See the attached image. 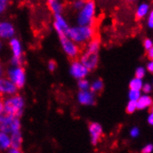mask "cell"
<instances>
[{
	"mask_svg": "<svg viewBox=\"0 0 153 153\" xmlns=\"http://www.w3.org/2000/svg\"><path fill=\"white\" fill-rule=\"evenodd\" d=\"M96 30L93 26H76L70 27L67 32V37L74 43L84 44L95 38Z\"/></svg>",
	"mask_w": 153,
	"mask_h": 153,
	"instance_id": "obj_1",
	"label": "cell"
},
{
	"mask_svg": "<svg viewBox=\"0 0 153 153\" xmlns=\"http://www.w3.org/2000/svg\"><path fill=\"white\" fill-rule=\"evenodd\" d=\"M4 103V114L10 115L16 118H19L22 116L23 108H24V100L20 95H13L7 97Z\"/></svg>",
	"mask_w": 153,
	"mask_h": 153,
	"instance_id": "obj_2",
	"label": "cell"
},
{
	"mask_svg": "<svg viewBox=\"0 0 153 153\" xmlns=\"http://www.w3.org/2000/svg\"><path fill=\"white\" fill-rule=\"evenodd\" d=\"M96 4L94 1H86L78 14L79 26H93L95 27Z\"/></svg>",
	"mask_w": 153,
	"mask_h": 153,
	"instance_id": "obj_3",
	"label": "cell"
},
{
	"mask_svg": "<svg viewBox=\"0 0 153 153\" xmlns=\"http://www.w3.org/2000/svg\"><path fill=\"white\" fill-rule=\"evenodd\" d=\"M21 122L19 118L10 115L0 116V132L6 134H11L13 132L21 131Z\"/></svg>",
	"mask_w": 153,
	"mask_h": 153,
	"instance_id": "obj_4",
	"label": "cell"
},
{
	"mask_svg": "<svg viewBox=\"0 0 153 153\" xmlns=\"http://www.w3.org/2000/svg\"><path fill=\"white\" fill-rule=\"evenodd\" d=\"M7 79L16 85V87L22 88L26 82L25 70L22 66H13L7 71Z\"/></svg>",
	"mask_w": 153,
	"mask_h": 153,
	"instance_id": "obj_5",
	"label": "cell"
},
{
	"mask_svg": "<svg viewBox=\"0 0 153 153\" xmlns=\"http://www.w3.org/2000/svg\"><path fill=\"white\" fill-rule=\"evenodd\" d=\"M60 44L62 49L69 56L71 59H76L80 54V48L75 43H74L71 39H69L67 36H61L59 37Z\"/></svg>",
	"mask_w": 153,
	"mask_h": 153,
	"instance_id": "obj_6",
	"label": "cell"
},
{
	"mask_svg": "<svg viewBox=\"0 0 153 153\" xmlns=\"http://www.w3.org/2000/svg\"><path fill=\"white\" fill-rule=\"evenodd\" d=\"M80 62L82 63L88 71H93L97 67L98 63V54L90 53L85 51L80 59Z\"/></svg>",
	"mask_w": 153,
	"mask_h": 153,
	"instance_id": "obj_7",
	"label": "cell"
},
{
	"mask_svg": "<svg viewBox=\"0 0 153 153\" xmlns=\"http://www.w3.org/2000/svg\"><path fill=\"white\" fill-rule=\"evenodd\" d=\"M89 73V71L81 63L80 60H74L70 67V74L74 78L82 80L85 79Z\"/></svg>",
	"mask_w": 153,
	"mask_h": 153,
	"instance_id": "obj_8",
	"label": "cell"
},
{
	"mask_svg": "<svg viewBox=\"0 0 153 153\" xmlns=\"http://www.w3.org/2000/svg\"><path fill=\"white\" fill-rule=\"evenodd\" d=\"M54 19H55V21L53 22V26L55 31L57 32L59 37L67 36V32L70 27L65 19L61 15H54Z\"/></svg>",
	"mask_w": 153,
	"mask_h": 153,
	"instance_id": "obj_9",
	"label": "cell"
},
{
	"mask_svg": "<svg viewBox=\"0 0 153 153\" xmlns=\"http://www.w3.org/2000/svg\"><path fill=\"white\" fill-rule=\"evenodd\" d=\"M17 91L18 88L10 80L4 77L0 78V95H7L10 97L16 95Z\"/></svg>",
	"mask_w": 153,
	"mask_h": 153,
	"instance_id": "obj_10",
	"label": "cell"
},
{
	"mask_svg": "<svg viewBox=\"0 0 153 153\" xmlns=\"http://www.w3.org/2000/svg\"><path fill=\"white\" fill-rule=\"evenodd\" d=\"M89 134H90V139H91L92 145L96 146L100 142V137L102 136L103 129L102 126L98 123H91L88 126Z\"/></svg>",
	"mask_w": 153,
	"mask_h": 153,
	"instance_id": "obj_11",
	"label": "cell"
},
{
	"mask_svg": "<svg viewBox=\"0 0 153 153\" xmlns=\"http://www.w3.org/2000/svg\"><path fill=\"white\" fill-rule=\"evenodd\" d=\"M15 34V28L12 23L8 22H0V38L11 39Z\"/></svg>",
	"mask_w": 153,
	"mask_h": 153,
	"instance_id": "obj_12",
	"label": "cell"
},
{
	"mask_svg": "<svg viewBox=\"0 0 153 153\" xmlns=\"http://www.w3.org/2000/svg\"><path fill=\"white\" fill-rule=\"evenodd\" d=\"M10 46L12 55H13L12 58L16 59L23 60V51H22V47L20 40L15 37L11 38L10 40Z\"/></svg>",
	"mask_w": 153,
	"mask_h": 153,
	"instance_id": "obj_13",
	"label": "cell"
},
{
	"mask_svg": "<svg viewBox=\"0 0 153 153\" xmlns=\"http://www.w3.org/2000/svg\"><path fill=\"white\" fill-rule=\"evenodd\" d=\"M78 101L80 104L85 106H91L95 104V94H93L90 90L86 91H80L77 96Z\"/></svg>",
	"mask_w": 153,
	"mask_h": 153,
	"instance_id": "obj_14",
	"label": "cell"
},
{
	"mask_svg": "<svg viewBox=\"0 0 153 153\" xmlns=\"http://www.w3.org/2000/svg\"><path fill=\"white\" fill-rule=\"evenodd\" d=\"M10 148L21 149V147H22V142H23L22 132L21 131L13 132L10 134Z\"/></svg>",
	"mask_w": 153,
	"mask_h": 153,
	"instance_id": "obj_15",
	"label": "cell"
},
{
	"mask_svg": "<svg viewBox=\"0 0 153 153\" xmlns=\"http://www.w3.org/2000/svg\"><path fill=\"white\" fill-rule=\"evenodd\" d=\"M48 7L54 15H61L64 10V5L58 0H49L48 1Z\"/></svg>",
	"mask_w": 153,
	"mask_h": 153,
	"instance_id": "obj_16",
	"label": "cell"
},
{
	"mask_svg": "<svg viewBox=\"0 0 153 153\" xmlns=\"http://www.w3.org/2000/svg\"><path fill=\"white\" fill-rule=\"evenodd\" d=\"M152 106V98L149 95H141L139 100L137 101V110H145Z\"/></svg>",
	"mask_w": 153,
	"mask_h": 153,
	"instance_id": "obj_17",
	"label": "cell"
},
{
	"mask_svg": "<svg viewBox=\"0 0 153 153\" xmlns=\"http://www.w3.org/2000/svg\"><path fill=\"white\" fill-rule=\"evenodd\" d=\"M100 48V40L95 37L88 42L85 51L90 52V53H94V54H98Z\"/></svg>",
	"mask_w": 153,
	"mask_h": 153,
	"instance_id": "obj_18",
	"label": "cell"
},
{
	"mask_svg": "<svg viewBox=\"0 0 153 153\" xmlns=\"http://www.w3.org/2000/svg\"><path fill=\"white\" fill-rule=\"evenodd\" d=\"M10 148V134L0 132V149L7 150Z\"/></svg>",
	"mask_w": 153,
	"mask_h": 153,
	"instance_id": "obj_19",
	"label": "cell"
},
{
	"mask_svg": "<svg viewBox=\"0 0 153 153\" xmlns=\"http://www.w3.org/2000/svg\"><path fill=\"white\" fill-rule=\"evenodd\" d=\"M150 6L147 3H142L141 5L138 6L136 11V17L137 19H143L144 17H146L149 14Z\"/></svg>",
	"mask_w": 153,
	"mask_h": 153,
	"instance_id": "obj_20",
	"label": "cell"
},
{
	"mask_svg": "<svg viewBox=\"0 0 153 153\" xmlns=\"http://www.w3.org/2000/svg\"><path fill=\"white\" fill-rule=\"evenodd\" d=\"M104 87V83L101 79H98V80H96L94 82L90 85V91H91L93 94L94 93H97V92H100L101 90L103 89Z\"/></svg>",
	"mask_w": 153,
	"mask_h": 153,
	"instance_id": "obj_21",
	"label": "cell"
},
{
	"mask_svg": "<svg viewBox=\"0 0 153 153\" xmlns=\"http://www.w3.org/2000/svg\"><path fill=\"white\" fill-rule=\"evenodd\" d=\"M143 85H144L143 80L134 77L130 81L129 88H130V90H137V91H141Z\"/></svg>",
	"mask_w": 153,
	"mask_h": 153,
	"instance_id": "obj_22",
	"label": "cell"
},
{
	"mask_svg": "<svg viewBox=\"0 0 153 153\" xmlns=\"http://www.w3.org/2000/svg\"><path fill=\"white\" fill-rule=\"evenodd\" d=\"M141 97V91H137V90H130L128 93V97L129 100L137 102L139 97Z\"/></svg>",
	"mask_w": 153,
	"mask_h": 153,
	"instance_id": "obj_23",
	"label": "cell"
},
{
	"mask_svg": "<svg viewBox=\"0 0 153 153\" xmlns=\"http://www.w3.org/2000/svg\"><path fill=\"white\" fill-rule=\"evenodd\" d=\"M78 87L80 91H86L90 87V84L86 79H82L78 81Z\"/></svg>",
	"mask_w": 153,
	"mask_h": 153,
	"instance_id": "obj_24",
	"label": "cell"
},
{
	"mask_svg": "<svg viewBox=\"0 0 153 153\" xmlns=\"http://www.w3.org/2000/svg\"><path fill=\"white\" fill-rule=\"evenodd\" d=\"M137 110V102L129 100L128 103H127V105H126V112L129 113V114H132V113H134V111H136Z\"/></svg>",
	"mask_w": 153,
	"mask_h": 153,
	"instance_id": "obj_25",
	"label": "cell"
},
{
	"mask_svg": "<svg viewBox=\"0 0 153 153\" xmlns=\"http://www.w3.org/2000/svg\"><path fill=\"white\" fill-rule=\"evenodd\" d=\"M146 69L144 67H138L137 68L136 71H134V75H136V78H138V79H141L143 80V78L145 77L146 75Z\"/></svg>",
	"mask_w": 153,
	"mask_h": 153,
	"instance_id": "obj_26",
	"label": "cell"
},
{
	"mask_svg": "<svg viewBox=\"0 0 153 153\" xmlns=\"http://www.w3.org/2000/svg\"><path fill=\"white\" fill-rule=\"evenodd\" d=\"M143 46H144V48H145L147 51H149V49L153 48V44H152V40L150 38H146L143 42Z\"/></svg>",
	"mask_w": 153,
	"mask_h": 153,
	"instance_id": "obj_27",
	"label": "cell"
},
{
	"mask_svg": "<svg viewBox=\"0 0 153 153\" xmlns=\"http://www.w3.org/2000/svg\"><path fill=\"white\" fill-rule=\"evenodd\" d=\"M142 91H143V93L145 94V95H148V94H149L150 92H151V90H152V86H151V85L150 84H149V83H146V84H144L143 85V86H142Z\"/></svg>",
	"mask_w": 153,
	"mask_h": 153,
	"instance_id": "obj_28",
	"label": "cell"
},
{
	"mask_svg": "<svg viewBox=\"0 0 153 153\" xmlns=\"http://www.w3.org/2000/svg\"><path fill=\"white\" fill-rule=\"evenodd\" d=\"M85 1H82V0H77V1H75L74 3V7L75 8V10H81L83 8V7H84V5H85Z\"/></svg>",
	"mask_w": 153,
	"mask_h": 153,
	"instance_id": "obj_29",
	"label": "cell"
},
{
	"mask_svg": "<svg viewBox=\"0 0 153 153\" xmlns=\"http://www.w3.org/2000/svg\"><path fill=\"white\" fill-rule=\"evenodd\" d=\"M139 134H140V131L137 127H133L130 131V136L133 137V138H136L139 136Z\"/></svg>",
	"mask_w": 153,
	"mask_h": 153,
	"instance_id": "obj_30",
	"label": "cell"
},
{
	"mask_svg": "<svg viewBox=\"0 0 153 153\" xmlns=\"http://www.w3.org/2000/svg\"><path fill=\"white\" fill-rule=\"evenodd\" d=\"M153 150V146L152 144H147V145L141 149L142 153H151Z\"/></svg>",
	"mask_w": 153,
	"mask_h": 153,
	"instance_id": "obj_31",
	"label": "cell"
},
{
	"mask_svg": "<svg viewBox=\"0 0 153 153\" xmlns=\"http://www.w3.org/2000/svg\"><path fill=\"white\" fill-rule=\"evenodd\" d=\"M48 70L50 71H54L56 70L57 68V63H56V61H54V60H49L48 61Z\"/></svg>",
	"mask_w": 153,
	"mask_h": 153,
	"instance_id": "obj_32",
	"label": "cell"
},
{
	"mask_svg": "<svg viewBox=\"0 0 153 153\" xmlns=\"http://www.w3.org/2000/svg\"><path fill=\"white\" fill-rule=\"evenodd\" d=\"M147 24H148V26L149 27V28H152V27H153V12L152 11H150L149 14Z\"/></svg>",
	"mask_w": 153,
	"mask_h": 153,
	"instance_id": "obj_33",
	"label": "cell"
},
{
	"mask_svg": "<svg viewBox=\"0 0 153 153\" xmlns=\"http://www.w3.org/2000/svg\"><path fill=\"white\" fill-rule=\"evenodd\" d=\"M7 4L8 3L6 1V0H0V13H2L6 10Z\"/></svg>",
	"mask_w": 153,
	"mask_h": 153,
	"instance_id": "obj_34",
	"label": "cell"
},
{
	"mask_svg": "<svg viewBox=\"0 0 153 153\" xmlns=\"http://www.w3.org/2000/svg\"><path fill=\"white\" fill-rule=\"evenodd\" d=\"M147 70L149 71V73H152V71H153V62H152V60H149L147 63Z\"/></svg>",
	"mask_w": 153,
	"mask_h": 153,
	"instance_id": "obj_35",
	"label": "cell"
},
{
	"mask_svg": "<svg viewBox=\"0 0 153 153\" xmlns=\"http://www.w3.org/2000/svg\"><path fill=\"white\" fill-rule=\"evenodd\" d=\"M7 153H22L20 149H14V148H10L8 149Z\"/></svg>",
	"mask_w": 153,
	"mask_h": 153,
	"instance_id": "obj_36",
	"label": "cell"
},
{
	"mask_svg": "<svg viewBox=\"0 0 153 153\" xmlns=\"http://www.w3.org/2000/svg\"><path fill=\"white\" fill-rule=\"evenodd\" d=\"M4 114V103L3 100L0 98V116Z\"/></svg>",
	"mask_w": 153,
	"mask_h": 153,
	"instance_id": "obj_37",
	"label": "cell"
},
{
	"mask_svg": "<svg viewBox=\"0 0 153 153\" xmlns=\"http://www.w3.org/2000/svg\"><path fill=\"white\" fill-rule=\"evenodd\" d=\"M148 123H149V124H150V125L153 124V114H152V112H150V113L149 114V116H148Z\"/></svg>",
	"mask_w": 153,
	"mask_h": 153,
	"instance_id": "obj_38",
	"label": "cell"
},
{
	"mask_svg": "<svg viewBox=\"0 0 153 153\" xmlns=\"http://www.w3.org/2000/svg\"><path fill=\"white\" fill-rule=\"evenodd\" d=\"M148 53H147V56H148V58L150 59V60H152V59H153V48H151V49H149V51H147Z\"/></svg>",
	"mask_w": 153,
	"mask_h": 153,
	"instance_id": "obj_39",
	"label": "cell"
},
{
	"mask_svg": "<svg viewBox=\"0 0 153 153\" xmlns=\"http://www.w3.org/2000/svg\"><path fill=\"white\" fill-rule=\"evenodd\" d=\"M3 74H4V70H3V68L1 67V65H0V78H1V77L3 76Z\"/></svg>",
	"mask_w": 153,
	"mask_h": 153,
	"instance_id": "obj_40",
	"label": "cell"
},
{
	"mask_svg": "<svg viewBox=\"0 0 153 153\" xmlns=\"http://www.w3.org/2000/svg\"><path fill=\"white\" fill-rule=\"evenodd\" d=\"M1 48H2V44H1V42H0V50H1Z\"/></svg>",
	"mask_w": 153,
	"mask_h": 153,
	"instance_id": "obj_41",
	"label": "cell"
}]
</instances>
